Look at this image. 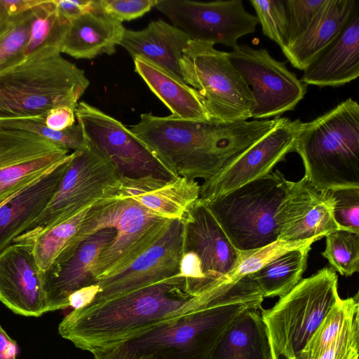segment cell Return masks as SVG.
Returning a JSON list of instances; mask_svg holds the SVG:
<instances>
[{"mask_svg": "<svg viewBox=\"0 0 359 359\" xmlns=\"http://www.w3.org/2000/svg\"><path fill=\"white\" fill-rule=\"evenodd\" d=\"M280 119L222 123L144 113L129 128L175 175L206 181L267 135Z\"/></svg>", "mask_w": 359, "mask_h": 359, "instance_id": "obj_1", "label": "cell"}, {"mask_svg": "<svg viewBox=\"0 0 359 359\" xmlns=\"http://www.w3.org/2000/svg\"><path fill=\"white\" fill-rule=\"evenodd\" d=\"M209 292L201 294L177 274L103 302L73 309L58 326L60 336L92 351L182 314L210 306Z\"/></svg>", "mask_w": 359, "mask_h": 359, "instance_id": "obj_2", "label": "cell"}, {"mask_svg": "<svg viewBox=\"0 0 359 359\" xmlns=\"http://www.w3.org/2000/svg\"><path fill=\"white\" fill-rule=\"evenodd\" d=\"M262 293L238 296L163 321L90 351L95 359H208L245 310L262 308Z\"/></svg>", "mask_w": 359, "mask_h": 359, "instance_id": "obj_3", "label": "cell"}, {"mask_svg": "<svg viewBox=\"0 0 359 359\" xmlns=\"http://www.w3.org/2000/svg\"><path fill=\"white\" fill-rule=\"evenodd\" d=\"M304 177L328 191L359 188V104L348 98L309 122H303L294 151Z\"/></svg>", "mask_w": 359, "mask_h": 359, "instance_id": "obj_4", "label": "cell"}, {"mask_svg": "<svg viewBox=\"0 0 359 359\" xmlns=\"http://www.w3.org/2000/svg\"><path fill=\"white\" fill-rule=\"evenodd\" d=\"M89 84L84 71L60 54L27 58L0 74V121L45 122L54 108L75 111Z\"/></svg>", "mask_w": 359, "mask_h": 359, "instance_id": "obj_5", "label": "cell"}, {"mask_svg": "<svg viewBox=\"0 0 359 359\" xmlns=\"http://www.w3.org/2000/svg\"><path fill=\"white\" fill-rule=\"evenodd\" d=\"M172 222L130 198L116 195L101 200L87 211L73 241L72 255L83 240L96 232L116 230L115 237L96 259L93 272L97 282L130 265L165 233Z\"/></svg>", "mask_w": 359, "mask_h": 359, "instance_id": "obj_6", "label": "cell"}, {"mask_svg": "<svg viewBox=\"0 0 359 359\" xmlns=\"http://www.w3.org/2000/svg\"><path fill=\"white\" fill-rule=\"evenodd\" d=\"M292 184L280 171H271L206 205L238 250H256L278 241V214Z\"/></svg>", "mask_w": 359, "mask_h": 359, "instance_id": "obj_7", "label": "cell"}, {"mask_svg": "<svg viewBox=\"0 0 359 359\" xmlns=\"http://www.w3.org/2000/svg\"><path fill=\"white\" fill-rule=\"evenodd\" d=\"M340 299L337 275L324 267L302 279L271 309H262L273 359L297 356Z\"/></svg>", "mask_w": 359, "mask_h": 359, "instance_id": "obj_8", "label": "cell"}, {"mask_svg": "<svg viewBox=\"0 0 359 359\" xmlns=\"http://www.w3.org/2000/svg\"><path fill=\"white\" fill-rule=\"evenodd\" d=\"M180 65L183 81L201 95L211 121L229 123L252 118L251 88L229 53L215 48L212 43L191 40Z\"/></svg>", "mask_w": 359, "mask_h": 359, "instance_id": "obj_9", "label": "cell"}, {"mask_svg": "<svg viewBox=\"0 0 359 359\" xmlns=\"http://www.w3.org/2000/svg\"><path fill=\"white\" fill-rule=\"evenodd\" d=\"M53 197L39 217L13 243L31 240L98 201L116 196L122 178L91 144L73 151Z\"/></svg>", "mask_w": 359, "mask_h": 359, "instance_id": "obj_10", "label": "cell"}, {"mask_svg": "<svg viewBox=\"0 0 359 359\" xmlns=\"http://www.w3.org/2000/svg\"><path fill=\"white\" fill-rule=\"evenodd\" d=\"M74 112L88 142L122 179L177 177L122 122L84 101L78 103Z\"/></svg>", "mask_w": 359, "mask_h": 359, "instance_id": "obj_11", "label": "cell"}, {"mask_svg": "<svg viewBox=\"0 0 359 359\" xmlns=\"http://www.w3.org/2000/svg\"><path fill=\"white\" fill-rule=\"evenodd\" d=\"M229 56L251 88L254 120L280 116L294 110L304 97L307 86L287 69L285 62L273 58L265 48L238 45Z\"/></svg>", "mask_w": 359, "mask_h": 359, "instance_id": "obj_12", "label": "cell"}, {"mask_svg": "<svg viewBox=\"0 0 359 359\" xmlns=\"http://www.w3.org/2000/svg\"><path fill=\"white\" fill-rule=\"evenodd\" d=\"M155 8L191 40L221 43L232 49L238 46L241 37L254 33L258 24L241 0H158Z\"/></svg>", "mask_w": 359, "mask_h": 359, "instance_id": "obj_13", "label": "cell"}, {"mask_svg": "<svg viewBox=\"0 0 359 359\" xmlns=\"http://www.w3.org/2000/svg\"><path fill=\"white\" fill-rule=\"evenodd\" d=\"M70 154L36 134L0 128V205L57 167Z\"/></svg>", "mask_w": 359, "mask_h": 359, "instance_id": "obj_14", "label": "cell"}, {"mask_svg": "<svg viewBox=\"0 0 359 359\" xmlns=\"http://www.w3.org/2000/svg\"><path fill=\"white\" fill-rule=\"evenodd\" d=\"M303 122L281 117L267 135L229 165L201 185L198 199L208 203L215 198L271 172L275 165L294 151Z\"/></svg>", "mask_w": 359, "mask_h": 359, "instance_id": "obj_15", "label": "cell"}, {"mask_svg": "<svg viewBox=\"0 0 359 359\" xmlns=\"http://www.w3.org/2000/svg\"><path fill=\"white\" fill-rule=\"evenodd\" d=\"M183 241L182 220L174 219L165 233L126 268L97 280L95 285L98 290L88 305L103 302L179 274Z\"/></svg>", "mask_w": 359, "mask_h": 359, "instance_id": "obj_16", "label": "cell"}, {"mask_svg": "<svg viewBox=\"0 0 359 359\" xmlns=\"http://www.w3.org/2000/svg\"><path fill=\"white\" fill-rule=\"evenodd\" d=\"M183 252L197 257L210 290L232 283L231 277L241 257L204 203L196 200L182 219Z\"/></svg>", "mask_w": 359, "mask_h": 359, "instance_id": "obj_17", "label": "cell"}, {"mask_svg": "<svg viewBox=\"0 0 359 359\" xmlns=\"http://www.w3.org/2000/svg\"><path fill=\"white\" fill-rule=\"evenodd\" d=\"M0 302L14 313L39 317L47 313L43 272L32 243H11L0 252Z\"/></svg>", "mask_w": 359, "mask_h": 359, "instance_id": "obj_18", "label": "cell"}, {"mask_svg": "<svg viewBox=\"0 0 359 359\" xmlns=\"http://www.w3.org/2000/svg\"><path fill=\"white\" fill-rule=\"evenodd\" d=\"M278 222V241H318L339 229L327 191L318 189L305 177L293 182L279 208Z\"/></svg>", "mask_w": 359, "mask_h": 359, "instance_id": "obj_19", "label": "cell"}, {"mask_svg": "<svg viewBox=\"0 0 359 359\" xmlns=\"http://www.w3.org/2000/svg\"><path fill=\"white\" fill-rule=\"evenodd\" d=\"M116 236L113 228L102 229L83 240L66 262L43 272L47 312L69 307V297L95 285L94 266L102 250Z\"/></svg>", "mask_w": 359, "mask_h": 359, "instance_id": "obj_20", "label": "cell"}, {"mask_svg": "<svg viewBox=\"0 0 359 359\" xmlns=\"http://www.w3.org/2000/svg\"><path fill=\"white\" fill-rule=\"evenodd\" d=\"M301 81L337 87L359 76V4L335 36L306 66Z\"/></svg>", "mask_w": 359, "mask_h": 359, "instance_id": "obj_21", "label": "cell"}, {"mask_svg": "<svg viewBox=\"0 0 359 359\" xmlns=\"http://www.w3.org/2000/svg\"><path fill=\"white\" fill-rule=\"evenodd\" d=\"M200 189L196 180L183 177L165 180L150 175L135 180L123 178L117 196L132 198L161 217L182 220L198 199Z\"/></svg>", "mask_w": 359, "mask_h": 359, "instance_id": "obj_22", "label": "cell"}, {"mask_svg": "<svg viewBox=\"0 0 359 359\" xmlns=\"http://www.w3.org/2000/svg\"><path fill=\"white\" fill-rule=\"evenodd\" d=\"M69 158L0 206V252L39 217L57 189Z\"/></svg>", "mask_w": 359, "mask_h": 359, "instance_id": "obj_23", "label": "cell"}, {"mask_svg": "<svg viewBox=\"0 0 359 359\" xmlns=\"http://www.w3.org/2000/svg\"><path fill=\"white\" fill-rule=\"evenodd\" d=\"M191 40L173 25L158 20L142 30L126 29L119 45L133 59L142 57L183 81L180 62Z\"/></svg>", "mask_w": 359, "mask_h": 359, "instance_id": "obj_24", "label": "cell"}, {"mask_svg": "<svg viewBox=\"0 0 359 359\" xmlns=\"http://www.w3.org/2000/svg\"><path fill=\"white\" fill-rule=\"evenodd\" d=\"M125 29L122 22L106 14L86 13L69 22L61 53L89 60L103 54L113 55Z\"/></svg>", "mask_w": 359, "mask_h": 359, "instance_id": "obj_25", "label": "cell"}, {"mask_svg": "<svg viewBox=\"0 0 359 359\" xmlns=\"http://www.w3.org/2000/svg\"><path fill=\"white\" fill-rule=\"evenodd\" d=\"M133 60L135 72L170 109L172 116L189 121H210L203 100L196 90L142 57Z\"/></svg>", "mask_w": 359, "mask_h": 359, "instance_id": "obj_26", "label": "cell"}, {"mask_svg": "<svg viewBox=\"0 0 359 359\" xmlns=\"http://www.w3.org/2000/svg\"><path fill=\"white\" fill-rule=\"evenodd\" d=\"M358 4V0H326L306 31L282 50L291 65L304 70L339 33Z\"/></svg>", "mask_w": 359, "mask_h": 359, "instance_id": "obj_27", "label": "cell"}, {"mask_svg": "<svg viewBox=\"0 0 359 359\" xmlns=\"http://www.w3.org/2000/svg\"><path fill=\"white\" fill-rule=\"evenodd\" d=\"M261 309L249 308L230 325L208 359H273Z\"/></svg>", "mask_w": 359, "mask_h": 359, "instance_id": "obj_28", "label": "cell"}, {"mask_svg": "<svg viewBox=\"0 0 359 359\" xmlns=\"http://www.w3.org/2000/svg\"><path fill=\"white\" fill-rule=\"evenodd\" d=\"M313 243L288 250L249 274L264 298L282 297L302 279Z\"/></svg>", "mask_w": 359, "mask_h": 359, "instance_id": "obj_29", "label": "cell"}, {"mask_svg": "<svg viewBox=\"0 0 359 359\" xmlns=\"http://www.w3.org/2000/svg\"><path fill=\"white\" fill-rule=\"evenodd\" d=\"M33 10L34 18L26 49V59L50 57L60 54L69 22L57 14L53 0H43Z\"/></svg>", "mask_w": 359, "mask_h": 359, "instance_id": "obj_30", "label": "cell"}, {"mask_svg": "<svg viewBox=\"0 0 359 359\" xmlns=\"http://www.w3.org/2000/svg\"><path fill=\"white\" fill-rule=\"evenodd\" d=\"M89 208L31 240L34 257L43 272L68 260L73 241Z\"/></svg>", "mask_w": 359, "mask_h": 359, "instance_id": "obj_31", "label": "cell"}, {"mask_svg": "<svg viewBox=\"0 0 359 359\" xmlns=\"http://www.w3.org/2000/svg\"><path fill=\"white\" fill-rule=\"evenodd\" d=\"M359 294L340 299L329 311L321 323L298 354L306 359H314L332 344L359 315Z\"/></svg>", "mask_w": 359, "mask_h": 359, "instance_id": "obj_32", "label": "cell"}, {"mask_svg": "<svg viewBox=\"0 0 359 359\" xmlns=\"http://www.w3.org/2000/svg\"><path fill=\"white\" fill-rule=\"evenodd\" d=\"M34 18L32 8L18 15H9L0 25V74L26 60L25 53Z\"/></svg>", "mask_w": 359, "mask_h": 359, "instance_id": "obj_33", "label": "cell"}, {"mask_svg": "<svg viewBox=\"0 0 359 359\" xmlns=\"http://www.w3.org/2000/svg\"><path fill=\"white\" fill-rule=\"evenodd\" d=\"M325 249L321 252L330 268L341 276H350L359 271V233L337 229L325 236Z\"/></svg>", "mask_w": 359, "mask_h": 359, "instance_id": "obj_34", "label": "cell"}, {"mask_svg": "<svg viewBox=\"0 0 359 359\" xmlns=\"http://www.w3.org/2000/svg\"><path fill=\"white\" fill-rule=\"evenodd\" d=\"M0 128L30 132L69 151L81 150L88 143L78 123L62 130H55L46 126L43 121L31 119H10L0 121Z\"/></svg>", "mask_w": 359, "mask_h": 359, "instance_id": "obj_35", "label": "cell"}, {"mask_svg": "<svg viewBox=\"0 0 359 359\" xmlns=\"http://www.w3.org/2000/svg\"><path fill=\"white\" fill-rule=\"evenodd\" d=\"M264 35L283 50L288 42L289 28L285 0H250Z\"/></svg>", "mask_w": 359, "mask_h": 359, "instance_id": "obj_36", "label": "cell"}, {"mask_svg": "<svg viewBox=\"0 0 359 359\" xmlns=\"http://www.w3.org/2000/svg\"><path fill=\"white\" fill-rule=\"evenodd\" d=\"M333 201V216L339 229L359 233V188L327 191Z\"/></svg>", "mask_w": 359, "mask_h": 359, "instance_id": "obj_37", "label": "cell"}, {"mask_svg": "<svg viewBox=\"0 0 359 359\" xmlns=\"http://www.w3.org/2000/svg\"><path fill=\"white\" fill-rule=\"evenodd\" d=\"M325 1L326 0H285L289 28L286 47L294 43L306 31Z\"/></svg>", "mask_w": 359, "mask_h": 359, "instance_id": "obj_38", "label": "cell"}, {"mask_svg": "<svg viewBox=\"0 0 359 359\" xmlns=\"http://www.w3.org/2000/svg\"><path fill=\"white\" fill-rule=\"evenodd\" d=\"M158 2V0H95V11L122 22L143 16Z\"/></svg>", "mask_w": 359, "mask_h": 359, "instance_id": "obj_39", "label": "cell"}, {"mask_svg": "<svg viewBox=\"0 0 359 359\" xmlns=\"http://www.w3.org/2000/svg\"><path fill=\"white\" fill-rule=\"evenodd\" d=\"M359 323L355 320L314 359H358ZM292 359H306L297 355Z\"/></svg>", "mask_w": 359, "mask_h": 359, "instance_id": "obj_40", "label": "cell"}, {"mask_svg": "<svg viewBox=\"0 0 359 359\" xmlns=\"http://www.w3.org/2000/svg\"><path fill=\"white\" fill-rule=\"evenodd\" d=\"M53 4L57 14L69 22L95 11V0H53Z\"/></svg>", "mask_w": 359, "mask_h": 359, "instance_id": "obj_41", "label": "cell"}, {"mask_svg": "<svg viewBox=\"0 0 359 359\" xmlns=\"http://www.w3.org/2000/svg\"><path fill=\"white\" fill-rule=\"evenodd\" d=\"M75 112L67 107H60L51 109L45 119V124L55 130H62L75 123Z\"/></svg>", "mask_w": 359, "mask_h": 359, "instance_id": "obj_42", "label": "cell"}, {"mask_svg": "<svg viewBox=\"0 0 359 359\" xmlns=\"http://www.w3.org/2000/svg\"><path fill=\"white\" fill-rule=\"evenodd\" d=\"M97 290V285L95 284L75 292L69 297V306L75 309L89 304L95 296Z\"/></svg>", "mask_w": 359, "mask_h": 359, "instance_id": "obj_43", "label": "cell"}, {"mask_svg": "<svg viewBox=\"0 0 359 359\" xmlns=\"http://www.w3.org/2000/svg\"><path fill=\"white\" fill-rule=\"evenodd\" d=\"M9 15H15L31 10L43 0H1Z\"/></svg>", "mask_w": 359, "mask_h": 359, "instance_id": "obj_44", "label": "cell"}, {"mask_svg": "<svg viewBox=\"0 0 359 359\" xmlns=\"http://www.w3.org/2000/svg\"><path fill=\"white\" fill-rule=\"evenodd\" d=\"M17 343L0 325V359H16Z\"/></svg>", "mask_w": 359, "mask_h": 359, "instance_id": "obj_45", "label": "cell"}, {"mask_svg": "<svg viewBox=\"0 0 359 359\" xmlns=\"http://www.w3.org/2000/svg\"><path fill=\"white\" fill-rule=\"evenodd\" d=\"M9 16L4 6L0 0V25Z\"/></svg>", "mask_w": 359, "mask_h": 359, "instance_id": "obj_46", "label": "cell"}]
</instances>
